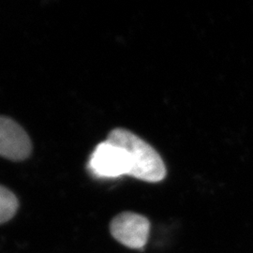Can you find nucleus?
<instances>
[{
	"label": "nucleus",
	"mask_w": 253,
	"mask_h": 253,
	"mask_svg": "<svg viewBox=\"0 0 253 253\" xmlns=\"http://www.w3.org/2000/svg\"><path fill=\"white\" fill-rule=\"evenodd\" d=\"M31 141L22 126L10 118L0 117V156L23 161L31 152Z\"/></svg>",
	"instance_id": "obj_4"
},
{
	"label": "nucleus",
	"mask_w": 253,
	"mask_h": 253,
	"mask_svg": "<svg viewBox=\"0 0 253 253\" xmlns=\"http://www.w3.org/2000/svg\"><path fill=\"white\" fill-rule=\"evenodd\" d=\"M110 231L119 243L129 249L143 250L147 243L150 222L140 214L123 212L112 220Z\"/></svg>",
	"instance_id": "obj_2"
},
{
	"label": "nucleus",
	"mask_w": 253,
	"mask_h": 253,
	"mask_svg": "<svg viewBox=\"0 0 253 253\" xmlns=\"http://www.w3.org/2000/svg\"><path fill=\"white\" fill-rule=\"evenodd\" d=\"M18 208L15 195L3 186H0V223H4L13 217Z\"/></svg>",
	"instance_id": "obj_5"
},
{
	"label": "nucleus",
	"mask_w": 253,
	"mask_h": 253,
	"mask_svg": "<svg viewBox=\"0 0 253 253\" xmlns=\"http://www.w3.org/2000/svg\"><path fill=\"white\" fill-rule=\"evenodd\" d=\"M88 166L91 172L99 177L114 178L129 172L126 152L107 140L96 146Z\"/></svg>",
	"instance_id": "obj_3"
},
{
	"label": "nucleus",
	"mask_w": 253,
	"mask_h": 253,
	"mask_svg": "<svg viewBox=\"0 0 253 253\" xmlns=\"http://www.w3.org/2000/svg\"><path fill=\"white\" fill-rule=\"evenodd\" d=\"M107 141L126 152L128 175L153 183L163 180L166 176V167L160 154L133 132L118 127L109 133Z\"/></svg>",
	"instance_id": "obj_1"
}]
</instances>
